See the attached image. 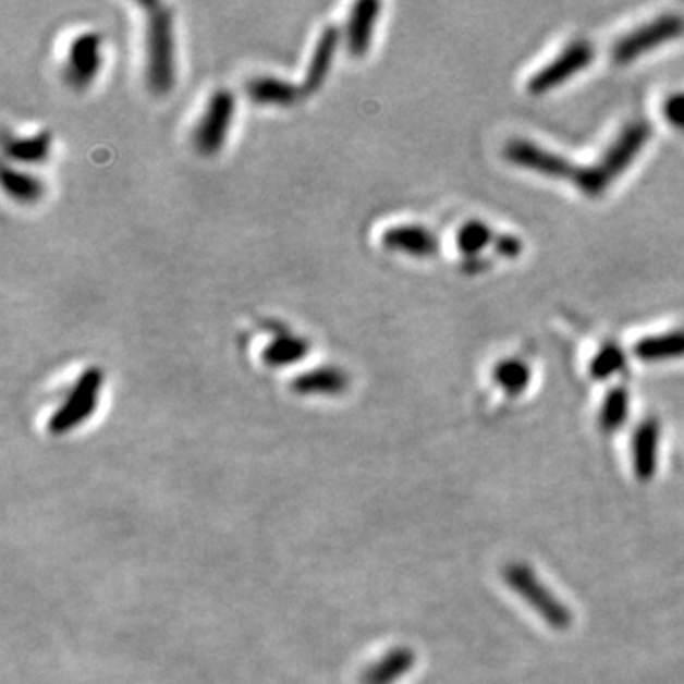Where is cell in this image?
Listing matches in <instances>:
<instances>
[{"label":"cell","mask_w":684,"mask_h":684,"mask_svg":"<svg viewBox=\"0 0 684 684\" xmlns=\"http://www.w3.org/2000/svg\"><path fill=\"white\" fill-rule=\"evenodd\" d=\"M650 134L652 127L647 120L627 122L596 162L578 166L573 178L574 185L586 196H601L635 162V158L639 157L640 150L645 149L650 139Z\"/></svg>","instance_id":"cell-1"},{"label":"cell","mask_w":684,"mask_h":684,"mask_svg":"<svg viewBox=\"0 0 684 684\" xmlns=\"http://www.w3.org/2000/svg\"><path fill=\"white\" fill-rule=\"evenodd\" d=\"M145 78L157 96L170 94L175 84V48L170 8L149 4L145 37Z\"/></svg>","instance_id":"cell-2"},{"label":"cell","mask_w":684,"mask_h":684,"mask_svg":"<svg viewBox=\"0 0 684 684\" xmlns=\"http://www.w3.org/2000/svg\"><path fill=\"white\" fill-rule=\"evenodd\" d=\"M502 578L506 582L508 588L527 602L530 610H535L548 627L555 632H566L573 627V610L543 584L535 569L521 561H512L510 565L504 566Z\"/></svg>","instance_id":"cell-3"},{"label":"cell","mask_w":684,"mask_h":684,"mask_svg":"<svg viewBox=\"0 0 684 684\" xmlns=\"http://www.w3.org/2000/svg\"><path fill=\"white\" fill-rule=\"evenodd\" d=\"M684 35V15L677 14V12H670V14H662L650 20V22L643 23L637 29H633L632 33H627L622 38H618L614 46H612V60L625 65V63H632L633 60H637L645 53L652 52L656 48L671 42V40H677V38Z\"/></svg>","instance_id":"cell-4"},{"label":"cell","mask_w":684,"mask_h":684,"mask_svg":"<svg viewBox=\"0 0 684 684\" xmlns=\"http://www.w3.org/2000/svg\"><path fill=\"white\" fill-rule=\"evenodd\" d=\"M103 384V372L99 367H88L86 371L76 379L75 387L71 388L65 402L61 403L56 410L50 420H48V430L61 436L68 431L75 430L83 425L84 420H88L94 411H96L97 402H99V392Z\"/></svg>","instance_id":"cell-5"},{"label":"cell","mask_w":684,"mask_h":684,"mask_svg":"<svg viewBox=\"0 0 684 684\" xmlns=\"http://www.w3.org/2000/svg\"><path fill=\"white\" fill-rule=\"evenodd\" d=\"M594 60H596V46L586 38L573 40L550 63H546L528 78L527 91L535 96L548 94L551 89L559 88L561 84L569 83L574 75H581L582 71H586L594 63Z\"/></svg>","instance_id":"cell-6"},{"label":"cell","mask_w":684,"mask_h":684,"mask_svg":"<svg viewBox=\"0 0 684 684\" xmlns=\"http://www.w3.org/2000/svg\"><path fill=\"white\" fill-rule=\"evenodd\" d=\"M234 109H236V99L231 89H217L211 94L206 111L194 127L193 142L198 152L206 157L219 152L231 130Z\"/></svg>","instance_id":"cell-7"},{"label":"cell","mask_w":684,"mask_h":684,"mask_svg":"<svg viewBox=\"0 0 684 684\" xmlns=\"http://www.w3.org/2000/svg\"><path fill=\"white\" fill-rule=\"evenodd\" d=\"M504 158L512 164L536 171L546 178L573 181L574 173L578 170V166L573 164L569 158L559 155L555 150L543 149L538 143L521 139V137L506 143Z\"/></svg>","instance_id":"cell-8"},{"label":"cell","mask_w":684,"mask_h":684,"mask_svg":"<svg viewBox=\"0 0 684 684\" xmlns=\"http://www.w3.org/2000/svg\"><path fill=\"white\" fill-rule=\"evenodd\" d=\"M101 35L96 30H84L69 45L65 78L75 88H86L101 68Z\"/></svg>","instance_id":"cell-9"},{"label":"cell","mask_w":684,"mask_h":684,"mask_svg":"<svg viewBox=\"0 0 684 684\" xmlns=\"http://www.w3.org/2000/svg\"><path fill=\"white\" fill-rule=\"evenodd\" d=\"M662 426L658 418H645L632 436V464L635 477L647 484L656 476L660 461Z\"/></svg>","instance_id":"cell-10"},{"label":"cell","mask_w":684,"mask_h":684,"mask_svg":"<svg viewBox=\"0 0 684 684\" xmlns=\"http://www.w3.org/2000/svg\"><path fill=\"white\" fill-rule=\"evenodd\" d=\"M382 246L390 252L430 257L439 252V240L430 229L423 224H395L382 232Z\"/></svg>","instance_id":"cell-11"},{"label":"cell","mask_w":684,"mask_h":684,"mask_svg":"<svg viewBox=\"0 0 684 684\" xmlns=\"http://www.w3.org/2000/svg\"><path fill=\"white\" fill-rule=\"evenodd\" d=\"M380 8L382 4L379 0H357L350 10L344 38H346V48L352 56L362 58L369 52Z\"/></svg>","instance_id":"cell-12"},{"label":"cell","mask_w":684,"mask_h":684,"mask_svg":"<svg viewBox=\"0 0 684 684\" xmlns=\"http://www.w3.org/2000/svg\"><path fill=\"white\" fill-rule=\"evenodd\" d=\"M339 42H341V29L337 25L323 27L320 37L316 40V46H314L310 63L306 69L305 81L301 86L303 94H314L323 84L329 69H331V63H333V58H335Z\"/></svg>","instance_id":"cell-13"},{"label":"cell","mask_w":684,"mask_h":684,"mask_svg":"<svg viewBox=\"0 0 684 684\" xmlns=\"http://www.w3.org/2000/svg\"><path fill=\"white\" fill-rule=\"evenodd\" d=\"M417 663V655L410 647L390 648L387 655L372 662L362 675V684L400 683Z\"/></svg>","instance_id":"cell-14"},{"label":"cell","mask_w":684,"mask_h":684,"mask_svg":"<svg viewBox=\"0 0 684 684\" xmlns=\"http://www.w3.org/2000/svg\"><path fill=\"white\" fill-rule=\"evenodd\" d=\"M633 354L640 362H671L684 357V328L673 329L660 335L643 337L633 344Z\"/></svg>","instance_id":"cell-15"},{"label":"cell","mask_w":684,"mask_h":684,"mask_svg":"<svg viewBox=\"0 0 684 684\" xmlns=\"http://www.w3.org/2000/svg\"><path fill=\"white\" fill-rule=\"evenodd\" d=\"M346 387H349V379L337 367H318L313 371L301 372L291 380V390L303 395H337L344 392Z\"/></svg>","instance_id":"cell-16"},{"label":"cell","mask_w":684,"mask_h":684,"mask_svg":"<svg viewBox=\"0 0 684 684\" xmlns=\"http://www.w3.org/2000/svg\"><path fill=\"white\" fill-rule=\"evenodd\" d=\"M247 96L260 105H291L297 101L303 89L276 76H257L247 83Z\"/></svg>","instance_id":"cell-17"},{"label":"cell","mask_w":684,"mask_h":684,"mask_svg":"<svg viewBox=\"0 0 684 684\" xmlns=\"http://www.w3.org/2000/svg\"><path fill=\"white\" fill-rule=\"evenodd\" d=\"M310 344L303 337L278 333L260 352L262 364L268 367H288L297 364L308 354Z\"/></svg>","instance_id":"cell-18"},{"label":"cell","mask_w":684,"mask_h":684,"mask_svg":"<svg viewBox=\"0 0 684 684\" xmlns=\"http://www.w3.org/2000/svg\"><path fill=\"white\" fill-rule=\"evenodd\" d=\"M52 147V135L50 132H40L30 137H10L4 139V155L22 164H37L48 158Z\"/></svg>","instance_id":"cell-19"},{"label":"cell","mask_w":684,"mask_h":684,"mask_svg":"<svg viewBox=\"0 0 684 684\" xmlns=\"http://www.w3.org/2000/svg\"><path fill=\"white\" fill-rule=\"evenodd\" d=\"M2 188L8 196H12L15 201H22V204L38 201L45 194V185L37 175L15 170L10 166L2 168Z\"/></svg>","instance_id":"cell-20"},{"label":"cell","mask_w":684,"mask_h":684,"mask_svg":"<svg viewBox=\"0 0 684 684\" xmlns=\"http://www.w3.org/2000/svg\"><path fill=\"white\" fill-rule=\"evenodd\" d=\"M530 379H533L530 367L527 362L517 357H506L492 369V380L510 395L523 394L530 387Z\"/></svg>","instance_id":"cell-21"},{"label":"cell","mask_w":684,"mask_h":684,"mask_svg":"<svg viewBox=\"0 0 684 684\" xmlns=\"http://www.w3.org/2000/svg\"><path fill=\"white\" fill-rule=\"evenodd\" d=\"M632 398L625 388L616 387L604 395L599 411V426L604 433H614L627 423Z\"/></svg>","instance_id":"cell-22"},{"label":"cell","mask_w":684,"mask_h":684,"mask_svg":"<svg viewBox=\"0 0 684 684\" xmlns=\"http://www.w3.org/2000/svg\"><path fill=\"white\" fill-rule=\"evenodd\" d=\"M627 364L624 349L616 342H607L597 350L589 362V375L596 380H607L624 369Z\"/></svg>","instance_id":"cell-23"},{"label":"cell","mask_w":684,"mask_h":684,"mask_svg":"<svg viewBox=\"0 0 684 684\" xmlns=\"http://www.w3.org/2000/svg\"><path fill=\"white\" fill-rule=\"evenodd\" d=\"M494 234L489 224L479 221V219H472L462 224L459 232H456V246L464 255H477L484 252L485 247L494 244Z\"/></svg>","instance_id":"cell-24"},{"label":"cell","mask_w":684,"mask_h":684,"mask_svg":"<svg viewBox=\"0 0 684 684\" xmlns=\"http://www.w3.org/2000/svg\"><path fill=\"white\" fill-rule=\"evenodd\" d=\"M663 119L670 122L671 126L684 132V91H675L665 97L662 105Z\"/></svg>","instance_id":"cell-25"},{"label":"cell","mask_w":684,"mask_h":684,"mask_svg":"<svg viewBox=\"0 0 684 684\" xmlns=\"http://www.w3.org/2000/svg\"><path fill=\"white\" fill-rule=\"evenodd\" d=\"M494 249H497V254L502 255V257H508V259H515V257H520L521 252H523V240L520 236H513V234H499L497 239H494Z\"/></svg>","instance_id":"cell-26"}]
</instances>
